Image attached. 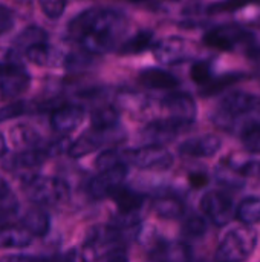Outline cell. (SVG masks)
Wrapping results in <instances>:
<instances>
[{"label": "cell", "instance_id": "cell-1", "mask_svg": "<svg viewBox=\"0 0 260 262\" xmlns=\"http://www.w3.org/2000/svg\"><path fill=\"white\" fill-rule=\"evenodd\" d=\"M124 31L126 20L120 12L90 8L69 21L66 34L89 54H104L115 48Z\"/></svg>", "mask_w": 260, "mask_h": 262}, {"label": "cell", "instance_id": "cell-2", "mask_svg": "<svg viewBox=\"0 0 260 262\" xmlns=\"http://www.w3.org/2000/svg\"><path fill=\"white\" fill-rule=\"evenodd\" d=\"M257 246V232L248 226L230 230L215 252V262H245Z\"/></svg>", "mask_w": 260, "mask_h": 262}, {"label": "cell", "instance_id": "cell-3", "mask_svg": "<svg viewBox=\"0 0 260 262\" xmlns=\"http://www.w3.org/2000/svg\"><path fill=\"white\" fill-rule=\"evenodd\" d=\"M25 193L37 206L58 207L70 200L69 184L55 177H31L26 180Z\"/></svg>", "mask_w": 260, "mask_h": 262}, {"label": "cell", "instance_id": "cell-4", "mask_svg": "<svg viewBox=\"0 0 260 262\" xmlns=\"http://www.w3.org/2000/svg\"><path fill=\"white\" fill-rule=\"evenodd\" d=\"M121 241V230L113 226H93L84 239L80 255L83 262H95L104 255L115 252V247Z\"/></svg>", "mask_w": 260, "mask_h": 262}, {"label": "cell", "instance_id": "cell-5", "mask_svg": "<svg viewBox=\"0 0 260 262\" xmlns=\"http://www.w3.org/2000/svg\"><path fill=\"white\" fill-rule=\"evenodd\" d=\"M204 43L218 51H234L236 48L250 49L254 46V34L239 25H222L210 29L204 35Z\"/></svg>", "mask_w": 260, "mask_h": 262}, {"label": "cell", "instance_id": "cell-6", "mask_svg": "<svg viewBox=\"0 0 260 262\" xmlns=\"http://www.w3.org/2000/svg\"><path fill=\"white\" fill-rule=\"evenodd\" d=\"M259 98L248 92H233L224 97L219 103L216 114L213 115L215 124L222 127L224 130L231 129L233 120L239 115L250 114L259 107Z\"/></svg>", "mask_w": 260, "mask_h": 262}, {"label": "cell", "instance_id": "cell-7", "mask_svg": "<svg viewBox=\"0 0 260 262\" xmlns=\"http://www.w3.org/2000/svg\"><path fill=\"white\" fill-rule=\"evenodd\" d=\"M123 160L144 170H167L173 166V155L161 144L129 149L123 154Z\"/></svg>", "mask_w": 260, "mask_h": 262}, {"label": "cell", "instance_id": "cell-8", "mask_svg": "<svg viewBox=\"0 0 260 262\" xmlns=\"http://www.w3.org/2000/svg\"><path fill=\"white\" fill-rule=\"evenodd\" d=\"M127 177V166L121 163L115 167L101 170L97 177H93L87 186V192L93 200L110 198L120 187Z\"/></svg>", "mask_w": 260, "mask_h": 262}, {"label": "cell", "instance_id": "cell-9", "mask_svg": "<svg viewBox=\"0 0 260 262\" xmlns=\"http://www.w3.org/2000/svg\"><path fill=\"white\" fill-rule=\"evenodd\" d=\"M201 209L218 227H224L233 220V201L224 192H207L201 200Z\"/></svg>", "mask_w": 260, "mask_h": 262}, {"label": "cell", "instance_id": "cell-10", "mask_svg": "<svg viewBox=\"0 0 260 262\" xmlns=\"http://www.w3.org/2000/svg\"><path fill=\"white\" fill-rule=\"evenodd\" d=\"M161 107L170 115L172 120L185 123L188 126H192L196 118L195 98L185 92H175L164 97V100L161 101Z\"/></svg>", "mask_w": 260, "mask_h": 262}, {"label": "cell", "instance_id": "cell-11", "mask_svg": "<svg viewBox=\"0 0 260 262\" xmlns=\"http://www.w3.org/2000/svg\"><path fill=\"white\" fill-rule=\"evenodd\" d=\"M153 55L161 63L178 64L187 61L192 57V46L181 37H167L155 46Z\"/></svg>", "mask_w": 260, "mask_h": 262}, {"label": "cell", "instance_id": "cell-12", "mask_svg": "<svg viewBox=\"0 0 260 262\" xmlns=\"http://www.w3.org/2000/svg\"><path fill=\"white\" fill-rule=\"evenodd\" d=\"M29 86V74L21 61L9 66L0 74V95L3 98H17Z\"/></svg>", "mask_w": 260, "mask_h": 262}, {"label": "cell", "instance_id": "cell-13", "mask_svg": "<svg viewBox=\"0 0 260 262\" xmlns=\"http://www.w3.org/2000/svg\"><path fill=\"white\" fill-rule=\"evenodd\" d=\"M84 120V109L75 104L58 106L51 114V126L58 134H70Z\"/></svg>", "mask_w": 260, "mask_h": 262}, {"label": "cell", "instance_id": "cell-14", "mask_svg": "<svg viewBox=\"0 0 260 262\" xmlns=\"http://www.w3.org/2000/svg\"><path fill=\"white\" fill-rule=\"evenodd\" d=\"M222 146V141L219 137L207 134L195 138L185 140L179 147V154L184 157H193V158H210L219 152Z\"/></svg>", "mask_w": 260, "mask_h": 262}, {"label": "cell", "instance_id": "cell-15", "mask_svg": "<svg viewBox=\"0 0 260 262\" xmlns=\"http://www.w3.org/2000/svg\"><path fill=\"white\" fill-rule=\"evenodd\" d=\"M188 124L176 121V120H158V121H152L149 123L144 130H143V137L150 141V144H164L172 141L181 130L187 129Z\"/></svg>", "mask_w": 260, "mask_h": 262}, {"label": "cell", "instance_id": "cell-16", "mask_svg": "<svg viewBox=\"0 0 260 262\" xmlns=\"http://www.w3.org/2000/svg\"><path fill=\"white\" fill-rule=\"evenodd\" d=\"M109 130H98V129H92L90 132L83 134L81 137H78L67 149L69 155L72 158H83L92 152H95L98 147H101L104 143H107L109 140H112V137H109Z\"/></svg>", "mask_w": 260, "mask_h": 262}, {"label": "cell", "instance_id": "cell-17", "mask_svg": "<svg viewBox=\"0 0 260 262\" xmlns=\"http://www.w3.org/2000/svg\"><path fill=\"white\" fill-rule=\"evenodd\" d=\"M26 57L29 61L40 64V66H63L66 64V57L60 54L55 48L49 46L48 43H38L26 49Z\"/></svg>", "mask_w": 260, "mask_h": 262}, {"label": "cell", "instance_id": "cell-18", "mask_svg": "<svg viewBox=\"0 0 260 262\" xmlns=\"http://www.w3.org/2000/svg\"><path fill=\"white\" fill-rule=\"evenodd\" d=\"M138 81L139 84L149 89H173L179 86V80L173 74L158 68H149L141 71Z\"/></svg>", "mask_w": 260, "mask_h": 262}, {"label": "cell", "instance_id": "cell-19", "mask_svg": "<svg viewBox=\"0 0 260 262\" xmlns=\"http://www.w3.org/2000/svg\"><path fill=\"white\" fill-rule=\"evenodd\" d=\"M21 227L26 232H29L32 236L43 238L51 230V218H49V215L43 209L32 207V209H29L23 215V218H21Z\"/></svg>", "mask_w": 260, "mask_h": 262}, {"label": "cell", "instance_id": "cell-20", "mask_svg": "<svg viewBox=\"0 0 260 262\" xmlns=\"http://www.w3.org/2000/svg\"><path fill=\"white\" fill-rule=\"evenodd\" d=\"M32 235L23 227L0 229V249H26L32 244Z\"/></svg>", "mask_w": 260, "mask_h": 262}, {"label": "cell", "instance_id": "cell-21", "mask_svg": "<svg viewBox=\"0 0 260 262\" xmlns=\"http://www.w3.org/2000/svg\"><path fill=\"white\" fill-rule=\"evenodd\" d=\"M153 212L164 220H176L184 215V203L175 196V195H166V196H158L153 204Z\"/></svg>", "mask_w": 260, "mask_h": 262}, {"label": "cell", "instance_id": "cell-22", "mask_svg": "<svg viewBox=\"0 0 260 262\" xmlns=\"http://www.w3.org/2000/svg\"><path fill=\"white\" fill-rule=\"evenodd\" d=\"M245 77H247V75H245L244 72H228V74H224V75H221V77H218V78H215V80H210V81H207L205 84H202L199 94H201V97H204V98H210V97H213V95L221 94V92L225 91L227 88H230V86H233V84L242 81Z\"/></svg>", "mask_w": 260, "mask_h": 262}, {"label": "cell", "instance_id": "cell-23", "mask_svg": "<svg viewBox=\"0 0 260 262\" xmlns=\"http://www.w3.org/2000/svg\"><path fill=\"white\" fill-rule=\"evenodd\" d=\"M48 157H49V154H48L46 149L32 147V149H25L23 152H20L15 157H12L11 163H12L14 169L29 170V169L40 167L48 160Z\"/></svg>", "mask_w": 260, "mask_h": 262}, {"label": "cell", "instance_id": "cell-24", "mask_svg": "<svg viewBox=\"0 0 260 262\" xmlns=\"http://www.w3.org/2000/svg\"><path fill=\"white\" fill-rule=\"evenodd\" d=\"M155 250L161 262H190L192 259V250L184 243H159Z\"/></svg>", "mask_w": 260, "mask_h": 262}, {"label": "cell", "instance_id": "cell-25", "mask_svg": "<svg viewBox=\"0 0 260 262\" xmlns=\"http://www.w3.org/2000/svg\"><path fill=\"white\" fill-rule=\"evenodd\" d=\"M110 198L115 200V204L120 213H138L144 204V196L138 192H133L126 187H120Z\"/></svg>", "mask_w": 260, "mask_h": 262}, {"label": "cell", "instance_id": "cell-26", "mask_svg": "<svg viewBox=\"0 0 260 262\" xmlns=\"http://www.w3.org/2000/svg\"><path fill=\"white\" fill-rule=\"evenodd\" d=\"M90 121H92L93 129H98V130L115 129L120 121V112L112 104L100 106L92 112Z\"/></svg>", "mask_w": 260, "mask_h": 262}, {"label": "cell", "instance_id": "cell-27", "mask_svg": "<svg viewBox=\"0 0 260 262\" xmlns=\"http://www.w3.org/2000/svg\"><path fill=\"white\" fill-rule=\"evenodd\" d=\"M11 141L18 149H32L37 147L40 141V134L26 124H17L11 129Z\"/></svg>", "mask_w": 260, "mask_h": 262}, {"label": "cell", "instance_id": "cell-28", "mask_svg": "<svg viewBox=\"0 0 260 262\" xmlns=\"http://www.w3.org/2000/svg\"><path fill=\"white\" fill-rule=\"evenodd\" d=\"M236 220H239L245 226H253V224L260 223L259 196H248L242 200L236 209Z\"/></svg>", "mask_w": 260, "mask_h": 262}, {"label": "cell", "instance_id": "cell-29", "mask_svg": "<svg viewBox=\"0 0 260 262\" xmlns=\"http://www.w3.org/2000/svg\"><path fill=\"white\" fill-rule=\"evenodd\" d=\"M215 177L221 186L228 189H241L245 186V178L228 161H224L218 166Z\"/></svg>", "mask_w": 260, "mask_h": 262}, {"label": "cell", "instance_id": "cell-30", "mask_svg": "<svg viewBox=\"0 0 260 262\" xmlns=\"http://www.w3.org/2000/svg\"><path fill=\"white\" fill-rule=\"evenodd\" d=\"M153 41V32L152 31H141L138 34H135L133 37H130L127 41H124L120 48V54L121 55H135V54H141L146 49H149L152 46Z\"/></svg>", "mask_w": 260, "mask_h": 262}, {"label": "cell", "instance_id": "cell-31", "mask_svg": "<svg viewBox=\"0 0 260 262\" xmlns=\"http://www.w3.org/2000/svg\"><path fill=\"white\" fill-rule=\"evenodd\" d=\"M38 43H48V34L38 26H28L15 37L14 48H15V51H18V49L26 51L28 48L38 45Z\"/></svg>", "mask_w": 260, "mask_h": 262}, {"label": "cell", "instance_id": "cell-32", "mask_svg": "<svg viewBox=\"0 0 260 262\" xmlns=\"http://www.w3.org/2000/svg\"><path fill=\"white\" fill-rule=\"evenodd\" d=\"M241 140L244 147L251 154H260V123H248L241 134Z\"/></svg>", "mask_w": 260, "mask_h": 262}, {"label": "cell", "instance_id": "cell-33", "mask_svg": "<svg viewBox=\"0 0 260 262\" xmlns=\"http://www.w3.org/2000/svg\"><path fill=\"white\" fill-rule=\"evenodd\" d=\"M260 0H221L216 3H211L207 8L208 14H225V12H234L238 9L247 8L250 5L259 3Z\"/></svg>", "mask_w": 260, "mask_h": 262}, {"label": "cell", "instance_id": "cell-34", "mask_svg": "<svg viewBox=\"0 0 260 262\" xmlns=\"http://www.w3.org/2000/svg\"><path fill=\"white\" fill-rule=\"evenodd\" d=\"M207 233V223L201 216L188 218L182 226V235L190 239H199Z\"/></svg>", "mask_w": 260, "mask_h": 262}, {"label": "cell", "instance_id": "cell-35", "mask_svg": "<svg viewBox=\"0 0 260 262\" xmlns=\"http://www.w3.org/2000/svg\"><path fill=\"white\" fill-rule=\"evenodd\" d=\"M211 74H213V68H211V63L207 61V60L196 61L190 68V78L196 84H205L207 81H210L211 80Z\"/></svg>", "mask_w": 260, "mask_h": 262}, {"label": "cell", "instance_id": "cell-36", "mask_svg": "<svg viewBox=\"0 0 260 262\" xmlns=\"http://www.w3.org/2000/svg\"><path fill=\"white\" fill-rule=\"evenodd\" d=\"M121 163H124L123 154H118L116 150H104L95 160V166H97V169L100 172L106 170V169H110V167H115V166H118Z\"/></svg>", "mask_w": 260, "mask_h": 262}, {"label": "cell", "instance_id": "cell-37", "mask_svg": "<svg viewBox=\"0 0 260 262\" xmlns=\"http://www.w3.org/2000/svg\"><path fill=\"white\" fill-rule=\"evenodd\" d=\"M26 112V104L23 101H14L11 104H6L3 107H0V123L17 118L20 115H23Z\"/></svg>", "mask_w": 260, "mask_h": 262}, {"label": "cell", "instance_id": "cell-38", "mask_svg": "<svg viewBox=\"0 0 260 262\" xmlns=\"http://www.w3.org/2000/svg\"><path fill=\"white\" fill-rule=\"evenodd\" d=\"M43 12L51 18H58L66 6V0H38Z\"/></svg>", "mask_w": 260, "mask_h": 262}, {"label": "cell", "instance_id": "cell-39", "mask_svg": "<svg viewBox=\"0 0 260 262\" xmlns=\"http://www.w3.org/2000/svg\"><path fill=\"white\" fill-rule=\"evenodd\" d=\"M14 21H15L14 12L9 8L0 5V34L8 32L14 26Z\"/></svg>", "mask_w": 260, "mask_h": 262}, {"label": "cell", "instance_id": "cell-40", "mask_svg": "<svg viewBox=\"0 0 260 262\" xmlns=\"http://www.w3.org/2000/svg\"><path fill=\"white\" fill-rule=\"evenodd\" d=\"M20 58L17 55V51H11V49H0V74L8 69L9 66L18 63Z\"/></svg>", "mask_w": 260, "mask_h": 262}, {"label": "cell", "instance_id": "cell-41", "mask_svg": "<svg viewBox=\"0 0 260 262\" xmlns=\"http://www.w3.org/2000/svg\"><path fill=\"white\" fill-rule=\"evenodd\" d=\"M188 183L192 184V187L201 189V187L208 184V177L205 172H193L188 175Z\"/></svg>", "mask_w": 260, "mask_h": 262}, {"label": "cell", "instance_id": "cell-42", "mask_svg": "<svg viewBox=\"0 0 260 262\" xmlns=\"http://www.w3.org/2000/svg\"><path fill=\"white\" fill-rule=\"evenodd\" d=\"M0 262H34V259L25 255H8L0 258Z\"/></svg>", "mask_w": 260, "mask_h": 262}, {"label": "cell", "instance_id": "cell-43", "mask_svg": "<svg viewBox=\"0 0 260 262\" xmlns=\"http://www.w3.org/2000/svg\"><path fill=\"white\" fill-rule=\"evenodd\" d=\"M8 195H11L9 186H8V183H6V180L0 175V200L6 198Z\"/></svg>", "mask_w": 260, "mask_h": 262}, {"label": "cell", "instance_id": "cell-44", "mask_svg": "<svg viewBox=\"0 0 260 262\" xmlns=\"http://www.w3.org/2000/svg\"><path fill=\"white\" fill-rule=\"evenodd\" d=\"M109 262H129V259L126 258V255H123V253H113L112 255V258H110V261Z\"/></svg>", "mask_w": 260, "mask_h": 262}, {"label": "cell", "instance_id": "cell-45", "mask_svg": "<svg viewBox=\"0 0 260 262\" xmlns=\"http://www.w3.org/2000/svg\"><path fill=\"white\" fill-rule=\"evenodd\" d=\"M6 154V141H5V137L0 134V158Z\"/></svg>", "mask_w": 260, "mask_h": 262}, {"label": "cell", "instance_id": "cell-46", "mask_svg": "<svg viewBox=\"0 0 260 262\" xmlns=\"http://www.w3.org/2000/svg\"><path fill=\"white\" fill-rule=\"evenodd\" d=\"M15 2H20V3H25V2H29V0H15Z\"/></svg>", "mask_w": 260, "mask_h": 262}, {"label": "cell", "instance_id": "cell-47", "mask_svg": "<svg viewBox=\"0 0 260 262\" xmlns=\"http://www.w3.org/2000/svg\"><path fill=\"white\" fill-rule=\"evenodd\" d=\"M170 2H178V0H170Z\"/></svg>", "mask_w": 260, "mask_h": 262}]
</instances>
